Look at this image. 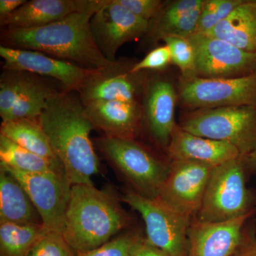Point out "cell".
<instances>
[{"mask_svg":"<svg viewBox=\"0 0 256 256\" xmlns=\"http://www.w3.org/2000/svg\"><path fill=\"white\" fill-rule=\"evenodd\" d=\"M38 122L70 184H94L99 160L90 136L94 127L78 94L62 90L47 102Z\"/></svg>","mask_w":256,"mask_h":256,"instance_id":"1","label":"cell"},{"mask_svg":"<svg viewBox=\"0 0 256 256\" xmlns=\"http://www.w3.org/2000/svg\"><path fill=\"white\" fill-rule=\"evenodd\" d=\"M92 15L74 13L41 28H3L1 45L36 50L88 70H98L111 62L101 53L92 36Z\"/></svg>","mask_w":256,"mask_h":256,"instance_id":"2","label":"cell"},{"mask_svg":"<svg viewBox=\"0 0 256 256\" xmlns=\"http://www.w3.org/2000/svg\"><path fill=\"white\" fill-rule=\"evenodd\" d=\"M127 214L111 191L72 185L63 235L76 254L94 250L127 226Z\"/></svg>","mask_w":256,"mask_h":256,"instance_id":"3","label":"cell"},{"mask_svg":"<svg viewBox=\"0 0 256 256\" xmlns=\"http://www.w3.org/2000/svg\"><path fill=\"white\" fill-rule=\"evenodd\" d=\"M178 126L195 136L232 144L242 158L256 146L255 106L198 109L186 114Z\"/></svg>","mask_w":256,"mask_h":256,"instance_id":"4","label":"cell"},{"mask_svg":"<svg viewBox=\"0 0 256 256\" xmlns=\"http://www.w3.org/2000/svg\"><path fill=\"white\" fill-rule=\"evenodd\" d=\"M96 142L108 161L132 185L134 192L148 198H156L169 173L170 164L136 140L104 136Z\"/></svg>","mask_w":256,"mask_h":256,"instance_id":"5","label":"cell"},{"mask_svg":"<svg viewBox=\"0 0 256 256\" xmlns=\"http://www.w3.org/2000/svg\"><path fill=\"white\" fill-rule=\"evenodd\" d=\"M242 158L229 160L214 168L196 214L197 220L227 222L250 212Z\"/></svg>","mask_w":256,"mask_h":256,"instance_id":"6","label":"cell"},{"mask_svg":"<svg viewBox=\"0 0 256 256\" xmlns=\"http://www.w3.org/2000/svg\"><path fill=\"white\" fill-rule=\"evenodd\" d=\"M142 216L148 244L170 256H186L191 218L158 198H148L128 190L122 198Z\"/></svg>","mask_w":256,"mask_h":256,"instance_id":"7","label":"cell"},{"mask_svg":"<svg viewBox=\"0 0 256 256\" xmlns=\"http://www.w3.org/2000/svg\"><path fill=\"white\" fill-rule=\"evenodd\" d=\"M178 94L184 105L196 110L229 106L256 107V74L223 78L182 76Z\"/></svg>","mask_w":256,"mask_h":256,"instance_id":"8","label":"cell"},{"mask_svg":"<svg viewBox=\"0 0 256 256\" xmlns=\"http://www.w3.org/2000/svg\"><path fill=\"white\" fill-rule=\"evenodd\" d=\"M195 52L194 76L238 78L256 74V54L208 34L188 37Z\"/></svg>","mask_w":256,"mask_h":256,"instance_id":"9","label":"cell"},{"mask_svg":"<svg viewBox=\"0 0 256 256\" xmlns=\"http://www.w3.org/2000/svg\"><path fill=\"white\" fill-rule=\"evenodd\" d=\"M214 168L190 160H172L156 198L192 218L200 210Z\"/></svg>","mask_w":256,"mask_h":256,"instance_id":"10","label":"cell"},{"mask_svg":"<svg viewBox=\"0 0 256 256\" xmlns=\"http://www.w3.org/2000/svg\"><path fill=\"white\" fill-rule=\"evenodd\" d=\"M0 166L11 173L22 184L41 217L50 230L63 234L66 213L72 184L64 173L30 174Z\"/></svg>","mask_w":256,"mask_h":256,"instance_id":"11","label":"cell"},{"mask_svg":"<svg viewBox=\"0 0 256 256\" xmlns=\"http://www.w3.org/2000/svg\"><path fill=\"white\" fill-rule=\"evenodd\" d=\"M134 64L116 60L94 70L77 92L82 104L100 100L142 102L148 76L146 72H132Z\"/></svg>","mask_w":256,"mask_h":256,"instance_id":"12","label":"cell"},{"mask_svg":"<svg viewBox=\"0 0 256 256\" xmlns=\"http://www.w3.org/2000/svg\"><path fill=\"white\" fill-rule=\"evenodd\" d=\"M149 24V22L132 14L117 0H106L90 18L96 45L110 62L116 60L118 50L124 44L144 36Z\"/></svg>","mask_w":256,"mask_h":256,"instance_id":"13","label":"cell"},{"mask_svg":"<svg viewBox=\"0 0 256 256\" xmlns=\"http://www.w3.org/2000/svg\"><path fill=\"white\" fill-rule=\"evenodd\" d=\"M3 70H18L54 79L64 90L78 92L94 70L54 58L36 50L0 46Z\"/></svg>","mask_w":256,"mask_h":256,"instance_id":"14","label":"cell"},{"mask_svg":"<svg viewBox=\"0 0 256 256\" xmlns=\"http://www.w3.org/2000/svg\"><path fill=\"white\" fill-rule=\"evenodd\" d=\"M252 210L223 222H191L186 256H232L244 240V227Z\"/></svg>","mask_w":256,"mask_h":256,"instance_id":"15","label":"cell"},{"mask_svg":"<svg viewBox=\"0 0 256 256\" xmlns=\"http://www.w3.org/2000/svg\"><path fill=\"white\" fill-rule=\"evenodd\" d=\"M178 94L163 77H148L142 100L143 122L158 144L168 146L174 131L175 108Z\"/></svg>","mask_w":256,"mask_h":256,"instance_id":"16","label":"cell"},{"mask_svg":"<svg viewBox=\"0 0 256 256\" xmlns=\"http://www.w3.org/2000/svg\"><path fill=\"white\" fill-rule=\"evenodd\" d=\"M106 0H31L4 18L3 28H33L60 21L74 13L94 14Z\"/></svg>","mask_w":256,"mask_h":256,"instance_id":"17","label":"cell"},{"mask_svg":"<svg viewBox=\"0 0 256 256\" xmlns=\"http://www.w3.org/2000/svg\"><path fill=\"white\" fill-rule=\"evenodd\" d=\"M84 107L94 128L100 130L106 136L136 140L142 128V102L100 100Z\"/></svg>","mask_w":256,"mask_h":256,"instance_id":"18","label":"cell"},{"mask_svg":"<svg viewBox=\"0 0 256 256\" xmlns=\"http://www.w3.org/2000/svg\"><path fill=\"white\" fill-rule=\"evenodd\" d=\"M168 148L172 160H190L213 166L242 156L232 144L195 136L178 124Z\"/></svg>","mask_w":256,"mask_h":256,"instance_id":"19","label":"cell"},{"mask_svg":"<svg viewBox=\"0 0 256 256\" xmlns=\"http://www.w3.org/2000/svg\"><path fill=\"white\" fill-rule=\"evenodd\" d=\"M3 222L42 223L36 207L22 184L0 166V223Z\"/></svg>","mask_w":256,"mask_h":256,"instance_id":"20","label":"cell"},{"mask_svg":"<svg viewBox=\"0 0 256 256\" xmlns=\"http://www.w3.org/2000/svg\"><path fill=\"white\" fill-rule=\"evenodd\" d=\"M206 34L256 54V1H242Z\"/></svg>","mask_w":256,"mask_h":256,"instance_id":"21","label":"cell"},{"mask_svg":"<svg viewBox=\"0 0 256 256\" xmlns=\"http://www.w3.org/2000/svg\"><path fill=\"white\" fill-rule=\"evenodd\" d=\"M0 134L64 170L38 121L20 119L2 122Z\"/></svg>","mask_w":256,"mask_h":256,"instance_id":"22","label":"cell"},{"mask_svg":"<svg viewBox=\"0 0 256 256\" xmlns=\"http://www.w3.org/2000/svg\"><path fill=\"white\" fill-rule=\"evenodd\" d=\"M28 74L24 88L4 122L20 119L38 121L48 100L64 90H57L40 76Z\"/></svg>","mask_w":256,"mask_h":256,"instance_id":"23","label":"cell"},{"mask_svg":"<svg viewBox=\"0 0 256 256\" xmlns=\"http://www.w3.org/2000/svg\"><path fill=\"white\" fill-rule=\"evenodd\" d=\"M50 230L42 223H0V256H28Z\"/></svg>","mask_w":256,"mask_h":256,"instance_id":"24","label":"cell"},{"mask_svg":"<svg viewBox=\"0 0 256 256\" xmlns=\"http://www.w3.org/2000/svg\"><path fill=\"white\" fill-rule=\"evenodd\" d=\"M0 160L1 164L23 172L30 174H65V172L62 168L18 146L2 134H0Z\"/></svg>","mask_w":256,"mask_h":256,"instance_id":"25","label":"cell"},{"mask_svg":"<svg viewBox=\"0 0 256 256\" xmlns=\"http://www.w3.org/2000/svg\"><path fill=\"white\" fill-rule=\"evenodd\" d=\"M28 72L4 70L0 78V117L4 122L22 92Z\"/></svg>","mask_w":256,"mask_h":256,"instance_id":"26","label":"cell"},{"mask_svg":"<svg viewBox=\"0 0 256 256\" xmlns=\"http://www.w3.org/2000/svg\"><path fill=\"white\" fill-rule=\"evenodd\" d=\"M242 2V0H206L204 2L195 34H208L228 18Z\"/></svg>","mask_w":256,"mask_h":256,"instance_id":"27","label":"cell"},{"mask_svg":"<svg viewBox=\"0 0 256 256\" xmlns=\"http://www.w3.org/2000/svg\"><path fill=\"white\" fill-rule=\"evenodd\" d=\"M146 238L137 232H129L94 250L76 256H133Z\"/></svg>","mask_w":256,"mask_h":256,"instance_id":"28","label":"cell"},{"mask_svg":"<svg viewBox=\"0 0 256 256\" xmlns=\"http://www.w3.org/2000/svg\"><path fill=\"white\" fill-rule=\"evenodd\" d=\"M164 44L169 48L172 64L181 70L182 76H191L194 74L195 52L188 38L176 36L163 37Z\"/></svg>","mask_w":256,"mask_h":256,"instance_id":"29","label":"cell"},{"mask_svg":"<svg viewBox=\"0 0 256 256\" xmlns=\"http://www.w3.org/2000/svg\"><path fill=\"white\" fill-rule=\"evenodd\" d=\"M63 234L50 230L33 247L28 256H76Z\"/></svg>","mask_w":256,"mask_h":256,"instance_id":"30","label":"cell"},{"mask_svg":"<svg viewBox=\"0 0 256 256\" xmlns=\"http://www.w3.org/2000/svg\"><path fill=\"white\" fill-rule=\"evenodd\" d=\"M171 63L169 48L164 44L153 48L144 58L134 63L131 70L134 73L146 72V70H161Z\"/></svg>","mask_w":256,"mask_h":256,"instance_id":"31","label":"cell"},{"mask_svg":"<svg viewBox=\"0 0 256 256\" xmlns=\"http://www.w3.org/2000/svg\"><path fill=\"white\" fill-rule=\"evenodd\" d=\"M204 2L202 0H178L164 3L159 14L152 21L166 22L181 18L192 12L202 9Z\"/></svg>","mask_w":256,"mask_h":256,"instance_id":"32","label":"cell"},{"mask_svg":"<svg viewBox=\"0 0 256 256\" xmlns=\"http://www.w3.org/2000/svg\"><path fill=\"white\" fill-rule=\"evenodd\" d=\"M120 4L138 18L151 22L158 16L164 2L160 0H117Z\"/></svg>","mask_w":256,"mask_h":256,"instance_id":"33","label":"cell"},{"mask_svg":"<svg viewBox=\"0 0 256 256\" xmlns=\"http://www.w3.org/2000/svg\"><path fill=\"white\" fill-rule=\"evenodd\" d=\"M26 2L25 0H0V18L14 12Z\"/></svg>","mask_w":256,"mask_h":256,"instance_id":"34","label":"cell"},{"mask_svg":"<svg viewBox=\"0 0 256 256\" xmlns=\"http://www.w3.org/2000/svg\"><path fill=\"white\" fill-rule=\"evenodd\" d=\"M133 256H170L160 249L148 244L146 240L142 242V245L138 249Z\"/></svg>","mask_w":256,"mask_h":256,"instance_id":"35","label":"cell"},{"mask_svg":"<svg viewBox=\"0 0 256 256\" xmlns=\"http://www.w3.org/2000/svg\"><path fill=\"white\" fill-rule=\"evenodd\" d=\"M232 256H256V240H242V245Z\"/></svg>","mask_w":256,"mask_h":256,"instance_id":"36","label":"cell"},{"mask_svg":"<svg viewBox=\"0 0 256 256\" xmlns=\"http://www.w3.org/2000/svg\"><path fill=\"white\" fill-rule=\"evenodd\" d=\"M248 156V162L250 164L252 168H256V146L255 149Z\"/></svg>","mask_w":256,"mask_h":256,"instance_id":"37","label":"cell"}]
</instances>
